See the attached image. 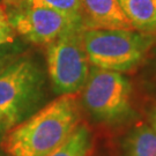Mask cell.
<instances>
[{"instance_id": "6da1fadb", "label": "cell", "mask_w": 156, "mask_h": 156, "mask_svg": "<svg viewBox=\"0 0 156 156\" xmlns=\"http://www.w3.org/2000/svg\"><path fill=\"white\" fill-rule=\"evenodd\" d=\"M81 124V112L74 95H60L11 128L2 140L8 156H48L66 141Z\"/></svg>"}, {"instance_id": "7a4b0ae2", "label": "cell", "mask_w": 156, "mask_h": 156, "mask_svg": "<svg viewBox=\"0 0 156 156\" xmlns=\"http://www.w3.org/2000/svg\"><path fill=\"white\" fill-rule=\"evenodd\" d=\"M43 84V72L30 58L11 60L0 69V123L7 132L33 113Z\"/></svg>"}, {"instance_id": "3957f363", "label": "cell", "mask_w": 156, "mask_h": 156, "mask_svg": "<svg viewBox=\"0 0 156 156\" xmlns=\"http://www.w3.org/2000/svg\"><path fill=\"white\" fill-rule=\"evenodd\" d=\"M82 41L88 60L94 67L127 72L136 66L151 46L149 34L122 29H83Z\"/></svg>"}, {"instance_id": "277c9868", "label": "cell", "mask_w": 156, "mask_h": 156, "mask_svg": "<svg viewBox=\"0 0 156 156\" xmlns=\"http://www.w3.org/2000/svg\"><path fill=\"white\" fill-rule=\"evenodd\" d=\"M83 28L72 29L48 45V73L53 90L74 95L83 89L89 75V60L82 41Z\"/></svg>"}, {"instance_id": "5b68a950", "label": "cell", "mask_w": 156, "mask_h": 156, "mask_svg": "<svg viewBox=\"0 0 156 156\" xmlns=\"http://www.w3.org/2000/svg\"><path fill=\"white\" fill-rule=\"evenodd\" d=\"M132 88L122 73L94 67L83 87V104L103 122L115 123L129 117Z\"/></svg>"}, {"instance_id": "8992f818", "label": "cell", "mask_w": 156, "mask_h": 156, "mask_svg": "<svg viewBox=\"0 0 156 156\" xmlns=\"http://www.w3.org/2000/svg\"><path fill=\"white\" fill-rule=\"evenodd\" d=\"M9 17L15 34L36 45L48 46L72 29H84L81 19L45 7H16Z\"/></svg>"}, {"instance_id": "52a82bcc", "label": "cell", "mask_w": 156, "mask_h": 156, "mask_svg": "<svg viewBox=\"0 0 156 156\" xmlns=\"http://www.w3.org/2000/svg\"><path fill=\"white\" fill-rule=\"evenodd\" d=\"M84 29L135 30L118 0H80Z\"/></svg>"}, {"instance_id": "ba28073f", "label": "cell", "mask_w": 156, "mask_h": 156, "mask_svg": "<svg viewBox=\"0 0 156 156\" xmlns=\"http://www.w3.org/2000/svg\"><path fill=\"white\" fill-rule=\"evenodd\" d=\"M124 13L140 33L156 31V0H118Z\"/></svg>"}, {"instance_id": "9c48e42d", "label": "cell", "mask_w": 156, "mask_h": 156, "mask_svg": "<svg viewBox=\"0 0 156 156\" xmlns=\"http://www.w3.org/2000/svg\"><path fill=\"white\" fill-rule=\"evenodd\" d=\"M93 151V133L84 124H80L69 138L48 156H90Z\"/></svg>"}, {"instance_id": "30bf717a", "label": "cell", "mask_w": 156, "mask_h": 156, "mask_svg": "<svg viewBox=\"0 0 156 156\" xmlns=\"http://www.w3.org/2000/svg\"><path fill=\"white\" fill-rule=\"evenodd\" d=\"M127 156H156V132L148 126H140L129 134L126 142Z\"/></svg>"}, {"instance_id": "8fae6325", "label": "cell", "mask_w": 156, "mask_h": 156, "mask_svg": "<svg viewBox=\"0 0 156 156\" xmlns=\"http://www.w3.org/2000/svg\"><path fill=\"white\" fill-rule=\"evenodd\" d=\"M16 7H45L82 20L80 0H20Z\"/></svg>"}, {"instance_id": "7c38bea8", "label": "cell", "mask_w": 156, "mask_h": 156, "mask_svg": "<svg viewBox=\"0 0 156 156\" xmlns=\"http://www.w3.org/2000/svg\"><path fill=\"white\" fill-rule=\"evenodd\" d=\"M16 37L6 6L0 5V46L12 44Z\"/></svg>"}, {"instance_id": "4fadbf2b", "label": "cell", "mask_w": 156, "mask_h": 156, "mask_svg": "<svg viewBox=\"0 0 156 156\" xmlns=\"http://www.w3.org/2000/svg\"><path fill=\"white\" fill-rule=\"evenodd\" d=\"M5 46L6 45L0 46V69H1V68H4L8 62H11V60H9V59H11V56H9V55L4 50V48H5Z\"/></svg>"}, {"instance_id": "5bb4252c", "label": "cell", "mask_w": 156, "mask_h": 156, "mask_svg": "<svg viewBox=\"0 0 156 156\" xmlns=\"http://www.w3.org/2000/svg\"><path fill=\"white\" fill-rule=\"evenodd\" d=\"M19 1L20 0H0V5L6 6L7 8L12 7V8H15L19 5Z\"/></svg>"}, {"instance_id": "9a60e30c", "label": "cell", "mask_w": 156, "mask_h": 156, "mask_svg": "<svg viewBox=\"0 0 156 156\" xmlns=\"http://www.w3.org/2000/svg\"><path fill=\"white\" fill-rule=\"evenodd\" d=\"M151 122L153 125V129L156 132V106L153 109V111L151 113Z\"/></svg>"}, {"instance_id": "2e32d148", "label": "cell", "mask_w": 156, "mask_h": 156, "mask_svg": "<svg viewBox=\"0 0 156 156\" xmlns=\"http://www.w3.org/2000/svg\"><path fill=\"white\" fill-rule=\"evenodd\" d=\"M6 133H7V129L2 126V124L0 123V146H1V144H2V140H4V138H5Z\"/></svg>"}, {"instance_id": "e0dca14e", "label": "cell", "mask_w": 156, "mask_h": 156, "mask_svg": "<svg viewBox=\"0 0 156 156\" xmlns=\"http://www.w3.org/2000/svg\"><path fill=\"white\" fill-rule=\"evenodd\" d=\"M0 156H8V155H7V154H6L5 151H0Z\"/></svg>"}]
</instances>
